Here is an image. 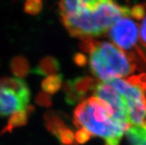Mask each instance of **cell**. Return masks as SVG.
Wrapping results in <instances>:
<instances>
[{
	"instance_id": "6da1fadb",
	"label": "cell",
	"mask_w": 146,
	"mask_h": 145,
	"mask_svg": "<svg viewBox=\"0 0 146 145\" xmlns=\"http://www.w3.org/2000/svg\"><path fill=\"white\" fill-rule=\"evenodd\" d=\"M74 124L77 128L85 130L91 136L102 138L104 145H119L129 127L115 120L110 107L94 96L85 99L76 107Z\"/></svg>"
},
{
	"instance_id": "7a4b0ae2",
	"label": "cell",
	"mask_w": 146,
	"mask_h": 145,
	"mask_svg": "<svg viewBox=\"0 0 146 145\" xmlns=\"http://www.w3.org/2000/svg\"><path fill=\"white\" fill-rule=\"evenodd\" d=\"M131 16V7L106 0L96 9L62 18V22L72 36L85 40L103 35L119 19Z\"/></svg>"
},
{
	"instance_id": "3957f363",
	"label": "cell",
	"mask_w": 146,
	"mask_h": 145,
	"mask_svg": "<svg viewBox=\"0 0 146 145\" xmlns=\"http://www.w3.org/2000/svg\"><path fill=\"white\" fill-rule=\"evenodd\" d=\"M80 48L89 53L91 72L103 82L129 75L137 68L128 55L110 42L85 39L80 44Z\"/></svg>"
},
{
	"instance_id": "277c9868",
	"label": "cell",
	"mask_w": 146,
	"mask_h": 145,
	"mask_svg": "<svg viewBox=\"0 0 146 145\" xmlns=\"http://www.w3.org/2000/svg\"><path fill=\"white\" fill-rule=\"evenodd\" d=\"M110 39L114 45L124 52L135 62L146 68V52L139 47V26L128 17L120 18L109 29Z\"/></svg>"
},
{
	"instance_id": "5b68a950",
	"label": "cell",
	"mask_w": 146,
	"mask_h": 145,
	"mask_svg": "<svg viewBox=\"0 0 146 145\" xmlns=\"http://www.w3.org/2000/svg\"><path fill=\"white\" fill-rule=\"evenodd\" d=\"M124 96L128 110L129 123L139 124L146 119L145 91L126 79H115L108 82Z\"/></svg>"
},
{
	"instance_id": "8992f818",
	"label": "cell",
	"mask_w": 146,
	"mask_h": 145,
	"mask_svg": "<svg viewBox=\"0 0 146 145\" xmlns=\"http://www.w3.org/2000/svg\"><path fill=\"white\" fill-rule=\"evenodd\" d=\"M94 97L107 104L112 110V117L115 120L131 127L128 119V110L124 96L108 82L97 84L94 90Z\"/></svg>"
},
{
	"instance_id": "52a82bcc",
	"label": "cell",
	"mask_w": 146,
	"mask_h": 145,
	"mask_svg": "<svg viewBox=\"0 0 146 145\" xmlns=\"http://www.w3.org/2000/svg\"><path fill=\"white\" fill-rule=\"evenodd\" d=\"M96 85V79L90 76H79L73 80H68L63 85L65 99L71 102L85 100V96L94 90Z\"/></svg>"
},
{
	"instance_id": "ba28073f",
	"label": "cell",
	"mask_w": 146,
	"mask_h": 145,
	"mask_svg": "<svg viewBox=\"0 0 146 145\" xmlns=\"http://www.w3.org/2000/svg\"><path fill=\"white\" fill-rule=\"evenodd\" d=\"M29 99H25L10 89L0 87V116L5 117L29 107Z\"/></svg>"
},
{
	"instance_id": "9c48e42d",
	"label": "cell",
	"mask_w": 146,
	"mask_h": 145,
	"mask_svg": "<svg viewBox=\"0 0 146 145\" xmlns=\"http://www.w3.org/2000/svg\"><path fill=\"white\" fill-rule=\"evenodd\" d=\"M106 0H60L61 18L73 17L85 11H93Z\"/></svg>"
},
{
	"instance_id": "30bf717a",
	"label": "cell",
	"mask_w": 146,
	"mask_h": 145,
	"mask_svg": "<svg viewBox=\"0 0 146 145\" xmlns=\"http://www.w3.org/2000/svg\"><path fill=\"white\" fill-rule=\"evenodd\" d=\"M60 70V63L53 56L44 57L36 67L32 69L31 73L38 75L50 76L55 75Z\"/></svg>"
},
{
	"instance_id": "8fae6325",
	"label": "cell",
	"mask_w": 146,
	"mask_h": 145,
	"mask_svg": "<svg viewBox=\"0 0 146 145\" xmlns=\"http://www.w3.org/2000/svg\"><path fill=\"white\" fill-rule=\"evenodd\" d=\"M0 87L13 90L22 97L30 100L31 92L28 85L23 79L19 78H0Z\"/></svg>"
},
{
	"instance_id": "7c38bea8",
	"label": "cell",
	"mask_w": 146,
	"mask_h": 145,
	"mask_svg": "<svg viewBox=\"0 0 146 145\" xmlns=\"http://www.w3.org/2000/svg\"><path fill=\"white\" fill-rule=\"evenodd\" d=\"M125 134L131 145H146V119L139 124L128 127Z\"/></svg>"
},
{
	"instance_id": "4fadbf2b",
	"label": "cell",
	"mask_w": 146,
	"mask_h": 145,
	"mask_svg": "<svg viewBox=\"0 0 146 145\" xmlns=\"http://www.w3.org/2000/svg\"><path fill=\"white\" fill-rule=\"evenodd\" d=\"M33 110V107L32 106H29L27 110H22V111H17L11 115V117L8 119L7 124L2 131L0 132V134L3 135L6 132H10L13 130V129L17 127H22L27 124L28 119V116Z\"/></svg>"
},
{
	"instance_id": "5bb4252c",
	"label": "cell",
	"mask_w": 146,
	"mask_h": 145,
	"mask_svg": "<svg viewBox=\"0 0 146 145\" xmlns=\"http://www.w3.org/2000/svg\"><path fill=\"white\" fill-rule=\"evenodd\" d=\"M11 70L17 77H25L31 72L28 61L23 56L14 57L11 62Z\"/></svg>"
},
{
	"instance_id": "9a60e30c",
	"label": "cell",
	"mask_w": 146,
	"mask_h": 145,
	"mask_svg": "<svg viewBox=\"0 0 146 145\" xmlns=\"http://www.w3.org/2000/svg\"><path fill=\"white\" fill-rule=\"evenodd\" d=\"M63 76L62 74H55L48 76L42 83V88L48 94H54L60 89L62 84Z\"/></svg>"
},
{
	"instance_id": "2e32d148",
	"label": "cell",
	"mask_w": 146,
	"mask_h": 145,
	"mask_svg": "<svg viewBox=\"0 0 146 145\" xmlns=\"http://www.w3.org/2000/svg\"><path fill=\"white\" fill-rule=\"evenodd\" d=\"M42 8V3L41 0H27L25 3V11L29 14H38Z\"/></svg>"
},
{
	"instance_id": "e0dca14e",
	"label": "cell",
	"mask_w": 146,
	"mask_h": 145,
	"mask_svg": "<svg viewBox=\"0 0 146 145\" xmlns=\"http://www.w3.org/2000/svg\"><path fill=\"white\" fill-rule=\"evenodd\" d=\"M131 8V16L133 19H141L145 17L146 11V4H138L133 6Z\"/></svg>"
},
{
	"instance_id": "ac0fdd59",
	"label": "cell",
	"mask_w": 146,
	"mask_h": 145,
	"mask_svg": "<svg viewBox=\"0 0 146 145\" xmlns=\"http://www.w3.org/2000/svg\"><path fill=\"white\" fill-rule=\"evenodd\" d=\"M92 136L88 132L84 130V129H79L75 133V140L76 142L80 144H82L84 143H86L91 139Z\"/></svg>"
},
{
	"instance_id": "d6986e66",
	"label": "cell",
	"mask_w": 146,
	"mask_h": 145,
	"mask_svg": "<svg viewBox=\"0 0 146 145\" xmlns=\"http://www.w3.org/2000/svg\"><path fill=\"white\" fill-rule=\"evenodd\" d=\"M36 103L41 107H50L52 105L51 98L46 93H39L36 98Z\"/></svg>"
},
{
	"instance_id": "ffe728a7",
	"label": "cell",
	"mask_w": 146,
	"mask_h": 145,
	"mask_svg": "<svg viewBox=\"0 0 146 145\" xmlns=\"http://www.w3.org/2000/svg\"><path fill=\"white\" fill-rule=\"evenodd\" d=\"M139 42L146 52V15L143 17V20L139 29Z\"/></svg>"
},
{
	"instance_id": "44dd1931",
	"label": "cell",
	"mask_w": 146,
	"mask_h": 145,
	"mask_svg": "<svg viewBox=\"0 0 146 145\" xmlns=\"http://www.w3.org/2000/svg\"><path fill=\"white\" fill-rule=\"evenodd\" d=\"M74 61L78 66H85L87 63V59L83 53H76L74 56Z\"/></svg>"
}]
</instances>
